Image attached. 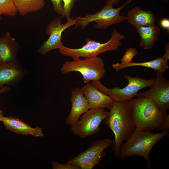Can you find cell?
Here are the masks:
<instances>
[{
  "mask_svg": "<svg viewBox=\"0 0 169 169\" xmlns=\"http://www.w3.org/2000/svg\"><path fill=\"white\" fill-rule=\"evenodd\" d=\"M2 64V63H1V61L0 59V64Z\"/></svg>",
  "mask_w": 169,
  "mask_h": 169,
  "instance_id": "cell-32",
  "label": "cell"
},
{
  "mask_svg": "<svg viewBox=\"0 0 169 169\" xmlns=\"http://www.w3.org/2000/svg\"><path fill=\"white\" fill-rule=\"evenodd\" d=\"M76 23L75 19L70 18L65 24L62 23L59 18L53 19L46 29V32L49 37L39 48L38 52L41 55H44L51 50L62 47L63 45L62 41L63 32L69 27L75 25Z\"/></svg>",
  "mask_w": 169,
  "mask_h": 169,
  "instance_id": "cell-10",
  "label": "cell"
},
{
  "mask_svg": "<svg viewBox=\"0 0 169 169\" xmlns=\"http://www.w3.org/2000/svg\"><path fill=\"white\" fill-rule=\"evenodd\" d=\"M2 19V17H1V15H0V20Z\"/></svg>",
  "mask_w": 169,
  "mask_h": 169,
  "instance_id": "cell-31",
  "label": "cell"
},
{
  "mask_svg": "<svg viewBox=\"0 0 169 169\" xmlns=\"http://www.w3.org/2000/svg\"><path fill=\"white\" fill-rule=\"evenodd\" d=\"M0 69V89L4 85L14 86L23 79L27 72L16 59L6 64H2Z\"/></svg>",
  "mask_w": 169,
  "mask_h": 169,
  "instance_id": "cell-12",
  "label": "cell"
},
{
  "mask_svg": "<svg viewBox=\"0 0 169 169\" xmlns=\"http://www.w3.org/2000/svg\"><path fill=\"white\" fill-rule=\"evenodd\" d=\"M109 114V111L104 108L90 109L71 126V131L74 135L83 139L96 134L100 131V124Z\"/></svg>",
  "mask_w": 169,
  "mask_h": 169,
  "instance_id": "cell-8",
  "label": "cell"
},
{
  "mask_svg": "<svg viewBox=\"0 0 169 169\" xmlns=\"http://www.w3.org/2000/svg\"><path fill=\"white\" fill-rule=\"evenodd\" d=\"M136 29L141 38L140 46L144 50L152 48L158 39L160 28L155 24L139 27Z\"/></svg>",
  "mask_w": 169,
  "mask_h": 169,
  "instance_id": "cell-19",
  "label": "cell"
},
{
  "mask_svg": "<svg viewBox=\"0 0 169 169\" xmlns=\"http://www.w3.org/2000/svg\"><path fill=\"white\" fill-rule=\"evenodd\" d=\"M132 0H129L121 7L114 8L111 4H106L101 10L94 14H88L84 17H77L75 18L76 26L84 29L90 23H96L94 27L100 29H106L109 26L126 20V17L120 15V10Z\"/></svg>",
  "mask_w": 169,
  "mask_h": 169,
  "instance_id": "cell-7",
  "label": "cell"
},
{
  "mask_svg": "<svg viewBox=\"0 0 169 169\" xmlns=\"http://www.w3.org/2000/svg\"><path fill=\"white\" fill-rule=\"evenodd\" d=\"M169 57L164 54L160 58H157L153 60L143 62H131L126 63H117L112 65L113 67L118 71L127 67L140 66L152 69L156 71H159L163 74L169 68L168 61Z\"/></svg>",
  "mask_w": 169,
  "mask_h": 169,
  "instance_id": "cell-18",
  "label": "cell"
},
{
  "mask_svg": "<svg viewBox=\"0 0 169 169\" xmlns=\"http://www.w3.org/2000/svg\"><path fill=\"white\" fill-rule=\"evenodd\" d=\"M21 49L16 39L7 32L0 37V59L2 64H6L16 59Z\"/></svg>",
  "mask_w": 169,
  "mask_h": 169,
  "instance_id": "cell-16",
  "label": "cell"
},
{
  "mask_svg": "<svg viewBox=\"0 0 169 169\" xmlns=\"http://www.w3.org/2000/svg\"><path fill=\"white\" fill-rule=\"evenodd\" d=\"M53 169H80L79 167L71 164H63L52 161L51 163Z\"/></svg>",
  "mask_w": 169,
  "mask_h": 169,
  "instance_id": "cell-25",
  "label": "cell"
},
{
  "mask_svg": "<svg viewBox=\"0 0 169 169\" xmlns=\"http://www.w3.org/2000/svg\"><path fill=\"white\" fill-rule=\"evenodd\" d=\"M160 25L163 28L168 30H169V19L167 18H163L161 20L160 22Z\"/></svg>",
  "mask_w": 169,
  "mask_h": 169,
  "instance_id": "cell-26",
  "label": "cell"
},
{
  "mask_svg": "<svg viewBox=\"0 0 169 169\" xmlns=\"http://www.w3.org/2000/svg\"><path fill=\"white\" fill-rule=\"evenodd\" d=\"M156 72V77L153 86L150 90L137 94L136 96L151 99L167 111L169 109V81L160 72Z\"/></svg>",
  "mask_w": 169,
  "mask_h": 169,
  "instance_id": "cell-11",
  "label": "cell"
},
{
  "mask_svg": "<svg viewBox=\"0 0 169 169\" xmlns=\"http://www.w3.org/2000/svg\"><path fill=\"white\" fill-rule=\"evenodd\" d=\"M169 131V130H166L154 133L151 130L136 127L129 138L121 145L119 159L134 155L141 156L146 159L148 168L151 169L150 155L151 149L158 141L167 135Z\"/></svg>",
  "mask_w": 169,
  "mask_h": 169,
  "instance_id": "cell-3",
  "label": "cell"
},
{
  "mask_svg": "<svg viewBox=\"0 0 169 169\" xmlns=\"http://www.w3.org/2000/svg\"><path fill=\"white\" fill-rule=\"evenodd\" d=\"M3 117V111L0 109V121L2 122Z\"/></svg>",
  "mask_w": 169,
  "mask_h": 169,
  "instance_id": "cell-29",
  "label": "cell"
},
{
  "mask_svg": "<svg viewBox=\"0 0 169 169\" xmlns=\"http://www.w3.org/2000/svg\"><path fill=\"white\" fill-rule=\"evenodd\" d=\"M125 38L124 35L114 29L110 38L106 43H100L88 38L86 44L80 48L72 49L63 45L59 49V51L62 55L71 57L73 59L80 57L92 58L107 52L118 50L121 44V41Z\"/></svg>",
  "mask_w": 169,
  "mask_h": 169,
  "instance_id": "cell-4",
  "label": "cell"
},
{
  "mask_svg": "<svg viewBox=\"0 0 169 169\" xmlns=\"http://www.w3.org/2000/svg\"><path fill=\"white\" fill-rule=\"evenodd\" d=\"M109 138L96 140L87 149L69 160L67 163L79 166L80 169H92L106 155L104 151L112 144Z\"/></svg>",
  "mask_w": 169,
  "mask_h": 169,
  "instance_id": "cell-9",
  "label": "cell"
},
{
  "mask_svg": "<svg viewBox=\"0 0 169 169\" xmlns=\"http://www.w3.org/2000/svg\"><path fill=\"white\" fill-rule=\"evenodd\" d=\"M64 16L67 20L70 18V14L77 0H63Z\"/></svg>",
  "mask_w": 169,
  "mask_h": 169,
  "instance_id": "cell-22",
  "label": "cell"
},
{
  "mask_svg": "<svg viewBox=\"0 0 169 169\" xmlns=\"http://www.w3.org/2000/svg\"><path fill=\"white\" fill-rule=\"evenodd\" d=\"M17 12L22 16L42 9L45 5L44 0H12Z\"/></svg>",
  "mask_w": 169,
  "mask_h": 169,
  "instance_id": "cell-20",
  "label": "cell"
},
{
  "mask_svg": "<svg viewBox=\"0 0 169 169\" xmlns=\"http://www.w3.org/2000/svg\"><path fill=\"white\" fill-rule=\"evenodd\" d=\"M71 101V110L65 122L66 124L71 126L74 124L89 108L87 100L81 88L78 87L72 90Z\"/></svg>",
  "mask_w": 169,
  "mask_h": 169,
  "instance_id": "cell-13",
  "label": "cell"
},
{
  "mask_svg": "<svg viewBox=\"0 0 169 169\" xmlns=\"http://www.w3.org/2000/svg\"></svg>",
  "mask_w": 169,
  "mask_h": 169,
  "instance_id": "cell-33",
  "label": "cell"
},
{
  "mask_svg": "<svg viewBox=\"0 0 169 169\" xmlns=\"http://www.w3.org/2000/svg\"><path fill=\"white\" fill-rule=\"evenodd\" d=\"M126 20L136 28L139 27L155 24L156 18L152 11L143 10L136 7L128 12Z\"/></svg>",
  "mask_w": 169,
  "mask_h": 169,
  "instance_id": "cell-17",
  "label": "cell"
},
{
  "mask_svg": "<svg viewBox=\"0 0 169 169\" xmlns=\"http://www.w3.org/2000/svg\"><path fill=\"white\" fill-rule=\"evenodd\" d=\"M60 71L66 74L72 72H78L82 76L85 83L90 81L100 80L105 73V64L103 59L98 56L81 59L80 57L67 61L63 64Z\"/></svg>",
  "mask_w": 169,
  "mask_h": 169,
  "instance_id": "cell-5",
  "label": "cell"
},
{
  "mask_svg": "<svg viewBox=\"0 0 169 169\" xmlns=\"http://www.w3.org/2000/svg\"><path fill=\"white\" fill-rule=\"evenodd\" d=\"M120 1V0H108L106 3V4H111L115 5L117 4Z\"/></svg>",
  "mask_w": 169,
  "mask_h": 169,
  "instance_id": "cell-27",
  "label": "cell"
},
{
  "mask_svg": "<svg viewBox=\"0 0 169 169\" xmlns=\"http://www.w3.org/2000/svg\"><path fill=\"white\" fill-rule=\"evenodd\" d=\"M17 11L12 0H0V15L15 16Z\"/></svg>",
  "mask_w": 169,
  "mask_h": 169,
  "instance_id": "cell-21",
  "label": "cell"
},
{
  "mask_svg": "<svg viewBox=\"0 0 169 169\" xmlns=\"http://www.w3.org/2000/svg\"><path fill=\"white\" fill-rule=\"evenodd\" d=\"M81 89L87 100L89 109H109L114 101L110 96L100 92L91 83H86Z\"/></svg>",
  "mask_w": 169,
  "mask_h": 169,
  "instance_id": "cell-14",
  "label": "cell"
},
{
  "mask_svg": "<svg viewBox=\"0 0 169 169\" xmlns=\"http://www.w3.org/2000/svg\"><path fill=\"white\" fill-rule=\"evenodd\" d=\"M109 109V115L103 121L114 134L112 151L115 157L119 159L121 145L129 138L136 126L130 114L129 100L114 101Z\"/></svg>",
  "mask_w": 169,
  "mask_h": 169,
  "instance_id": "cell-2",
  "label": "cell"
},
{
  "mask_svg": "<svg viewBox=\"0 0 169 169\" xmlns=\"http://www.w3.org/2000/svg\"><path fill=\"white\" fill-rule=\"evenodd\" d=\"M10 88L8 86L3 87L0 90V94L10 90Z\"/></svg>",
  "mask_w": 169,
  "mask_h": 169,
  "instance_id": "cell-28",
  "label": "cell"
},
{
  "mask_svg": "<svg viewBox=\"0 0 169 169\" xmlns=\"http://www.w3.org/2000/svg\"><path fill=\"white\" fill-rule=\"evenodd\" d=\"M2 122L6 128L17 134L31 135L35 137L44 136L42 129L32 127L21 120L13 116H4Z\"/></svg>",
  "mask_w": 169,
  "mask_h": 169,
  "instance_id": "cell-15",
  "label": "cell"
},
{
  "mask_svg": "<svg viewBox=\"0 0 169 169\" xmlns=\"http://www.w3.org/2000/svg\"><path fill=\"white\" fill-rule=\"evenodd\" d=\"M137 53V50L134 48H130L127 49L121 60V63H126L132 62L133 58Z\"/></svg>",
  "mask_w": 169,
  "mask_h": 169,
  "instance_id": "cell-23",
  "label": "cell"
},
{
  "mask_svg": "<svg viewBox=\"0 0 169 169\" xmlns=\"http://www.w3.org/2000/svg\"><path fill=\"white\" fill-rule=\"evenodd\" d=\"M55 11L62 18L65 17L63 0H51Z\"/></svg>",
  "mask_w": 169,
  "mask_h": 169,
  "instance_id": "cell-24",
  "label": "cell"
},
{
  "mask_svg": "<svg viewBox=\"0 0 169 169\" xmlns=\"http://www.w3.org/2000/svg\"><path fill=\"white\" fill-rule=\"evenodd\" d=\"M130 114L136 127L152 131L169 129V115L152 100L137 97L129 100Z\"/></svg>",
  "mask_w": 169,
  "mask_h": 169,
  "instance_id": "cell-1",
  "label": "cell"
},
{
  "mask_svg": "<svg viewBox=\"0 0 169 169\" xmlns=\"http://www.w3.org/2000/svg\"><path fill=\"white\" fill-rule=\"evenodd\" d=\"M123 77L127 80L128 83L122 88L118 87L112 89L108 88L102 84L100 80L92 81L90 83L100 92L110 96L114 101L120 102L130 100L136 95L140 90L148 87H151L155 82L154 78L146 79L128 75H125Z\"/></svg>",
  "mask_w": 169,
  "mask_h": 169,
  "instance_id": "cell-6",
  "label": "cell"
},
{
  "mask_svg": "<svg viewBox=\"0 0 169 169\" xmlns=\"http://www.w3.org/2000/svg\"><path fill=\"white\" fill-rule=\"evenodd\" d=\"M2 66V64H0V69L1 68Z\"/></svg>",
  "mask_w": 169,
  "mask_h": 169,
  "instance_id": "cell-30",
  "label": "cell"
}]
</instances>
